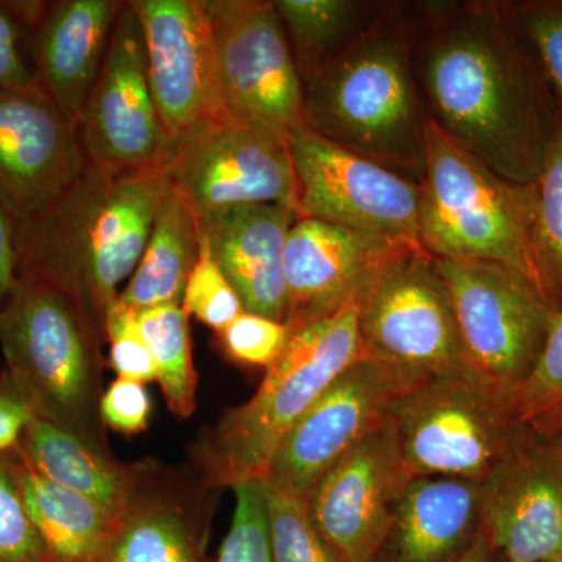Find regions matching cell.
Segmentation results:
<instances>
[{"mask_svg":"<svg viewBox=\"0 0 562 562\" xmlns=\"http://www.w3.org/2000/svg\"><path fill=\"white\" fill-rule=\"evenodd\" d=\"M547 438L552 439L554 447H557L558 452H560L562 458V428H560V430L552 432V435L547 436Z\"/></svg>","mask_w":562,"mask_h":562,"instance_id":"43","label":"cell"},{"mask_svg":"<svg viewBox=\"0 0 562 562\" xmlns=\"http://www.w3.org/2000/svg\"><path fill=\"white\" fill-rule=\"evenodd\" d=\"M18 225L0 205V306L9 299L18 280Z\"/></svg>","mask_w":562,"mask_h":562,"instance_id":"41","label":"cell"},{"mask_svg":"<svg viewBox=\"0 0 562 562\" xmlns=\"http://www.w3.org/2000/svg\"><path fill=\"white\" fill-rule=\"evenodd\" d=\"M206 3L225 110L288 139L303 127V81L273 2Z\"/></svg>","mask_w":562,"mask_h":562,"instance_id":"11","label":"cell"},{"mask_svg":"<svg viewBox=\"0 0 562 562\" xmlns=\"http://www.w3.org/2000/svg\"><path fill=\"white\" fill-rule=\"evenodd\" d=\"M103 335L110 344V366L117 379L140 384L158 382L157 366L140 335L136 310L114 302L103 319Z\"/></svg>","mask_w":562,"mask_h":562,"instance_id":"37","label":"cell"},{"mask_svg":"<svg viewBox=\"0 0 562 562\" xmlns=\"http://www.w3.org/2000/svg\"><path fill=\"white\" fill-rule=\"evenodd\" d=\"M136 321L157 366L158 383L169 409L187 419L194 413L198 394L190 316L181 305H161L136 312Z\"/></svg>","mask_w":562,"mask_h":562,"instance_id":"28","label":"cell"},{"mask_svg":"<svg viewBox=\"0 0 562 562\" xmlns=\"http://www.w3.org/2000/svg\"><path fill=\"white\" fill-rule=\"evenodd\" d=\"M16 454L22 498L50 561H105L113 517L87 495L44 479Z\"/></svg>","mask_w":562,"mask_h":562,"instance_id":"26","label":"cell"},{"mask_svg":"<svg viewBox=\"0 0 562 562\" xmlns=\"http://www.w3.org/2000/svg\"><path fill=\"white\" fill-rule=\"evenodd\" d=\"M102 328L65 288L18 273L0 306V347L33 416L111 453L101 416Z\"/></svg>","mask_w":562,"mask_h":562,"instance_id":"4","label":"cell"},{"mask_svg":"<svg viewBox=\"0 0 562 562\" xmlns=\"http://www.w3.org/2000/svg\"><path fill=\"white\" fill-rule=\"evenodd\" d=\"M536 184L532 258L539 291L562 312V110Z\"/></svg>","mask_w":562,"mask_h":562,"instance_id":"29","label":"cell"},{"mask_svg":"<svg viewBox=\"0 0 562 562\" xmlns=\"http://www.w3.org/2000/svg\"><path fill=\"white\" fill-rule=\"evenodd\" d=\"M508 3L562 110V0Z\"/></svg>","mask_w":562,"mask_h":562,"instance_id":"36","label":"cell"},{"mask_svg":"<svg viewBox=\"0 0 562 562\" xmlns=\"http://www.w3.org/2000/svg\"><path fill=\"white\" fill-rule=\"evenodd\" d=\"M16 452L33 471L121 516L138 490L146 468L122 464L50 422L33 416Z\"/></svg>","mask_w":562,"mask_h":562,"instance_id":"24","label":"cell"},{"mask_svg":"<svg viewBox=\"0 0 562 562\" xmlns=\"http://www.w3.org/2000/svg\"><path fill=\"white\" fill-rule=\"evenodd\" d=\"M124 5L121 0L44 2L31 27L29 47L41 87L76 128Z\"/></svg>","mask_w":562,"mask_h":562,"instance_id":"21","label":"cell"},{"mask_svg":"<svg viewBox=\"0 0 562 562\" xmlns=\"http://www.w3.org/2000/svg\"><path fill=\"white\" fill-rule=\"evenodd\" d=\"M362 358L357 299L292 333L257 392L228 409L195 450L203 483L235 486L262 479L295 422L347 368Z\"/></svg>","mask_w":562,"mask_h":562,"instance_id":"5","label":"cell"},{"mask_svg":"<svg viewBox=\"0 0 562 562\" xmlns=\"http://www.w3.org/2000/svg\"><path fill=\"white\" fill-rule=\"evenodd\" d=\"M168 172L116 173L85 162L49 209L18 225V273L60 284L102 328L146 249Z\"/></svg>","mask_w":562,"mask_h":562,"instance_id":"2","label":"cell"},{"mask_svg":"<svg viewBox=\"0 0 562 562\" xmlns=\"http://www.w3.org/2000/svg\"><path fill=\"white\" fill-rule=\"evenodd\" d=\"M405 391L397 373L360 358L281 439L262 482L308 502L322 476L390 417L392 403Z\"/></svg>","mask_w":562,"mask_h":562,"instance_id":"14","label":"cell"},{"mask_svg":"<svg viewBox=\"0 0 562 562\" xmlns=\"http://www.w3.org/2000/svg\"><path fill=\"white\" fill-rule=\"evenodd\" d=\"M201 249V227L190 203L169 181L149 241L120 301L128 308L181 305L184 288Z\"/></svg>","mask_w":562,"mask_h":562,"instance_id":"25","label":"cell"},{"mask_svg":"<svg viewBox=\"0 0 562 562\" xmlns=\"http://www.w3.org/2000/svg\"><path fill=\"white\" fill-rule=\"evenodd\" d=\"M514 413L539 435L562 428V312L554 316L538 364L514 397Z\"/></svg>","mask_w":562,"mask_h":562,"instance_id":"31","label":"cell"},{"mask_svg":"<svg viewBox=\"0 0 562 562\" xmlns=\"http://www.w3.org/2000/svg\"><path fill=\"white\" fill-rule=\"evenodd\" d=\"M83 168L76 125L46 91L0 88V205L16 225L49 209Z\"/></svg>","mask_w":562,"mask_h":562,"instance_id":"18","label":"cell"},{"mask_svg":"<svg viewBox=\"0 0 562 562\" xmlns=\"http://www.w3.org/2000/svg\"><path fill=\"white\" fill-rule=\"evenodd\" d=\"M217 335L233 360L265 369L279 360L291 339L290 327L284 322L249 312L239 314Z\"/></svg>","mask_w":562,"mask_h":562,"instance_id":"38","label":"cell"},{"mask_svg":"<svg viewBox=\"0 0 562 562\" xmlns=\"http://www.w3.org/2000/svg\"><path fill=\"white\" fill-rule=\"evenodd\" d=\"M235 509L231 530L216 562H272L268 513L261 479L235 484Z\"/></svg>","mask_w":562,"mask_h":562,"instance_id":"35","label":"cell"},{"mask_svg":"<svg viewBox=\"0 0 562 562\" xmlns=\"http://www.w3.org/2000/svg\"><path fill=\"white\" fill-rule=\"evenodd\" d=\"M535 221V183H514L492 172L428 117L420 183L422 249L441 260L497 262L538 288Z\"/></svg>","mask_w":562,"mask_h":562,"instance_id":"6","label":"cell"},{"mask_svg":"<svg viewBox=\"0 0 562 562\" xmlns=\"http://www.w3.org/2000/svg\"><path fill=\"white\" fill-rule=\"evenodd\" d=\"M417 81L405 29L368 25L303 80V127L420 184L428 111Z\"/></svg>","mask_w":562,"mask_h":562,"instance_id":"3","label":"cell"},{"mask_svg":"<svg viewBox=\"0 0 562 562\" xmlns=\"http://www.w3.org/2000/svg\"><path fill=\"white\" fill-rule=\"evenodd\" d=\"M85 162L116 173L168 172L172 140L151 98L139 18L125 2L77 122Z\"/></svg>","mask_w":562,"mask_h":562,"instance_id":"12","label":"cell"},{"mask_svg":"<svg viewBox=\"0 0 562 562\" xmlns=\"http://www.w3.org/2000/svg\"><path fill=\"white\" fill-rule=\"evenodd\" d=\"M221 271L241 299L244 312L286 322L284 247L297 213L290 205L239 206L198 217Z\"/></svg>","mask_w":562,"mask_h":562,"instance_id":"20","label":"cell"},{"mask_svg":"<svg viewBox=\"0 0 562 562\" xmlns=\"http://www.w3.org/2000/svg\"><path fill=\"white\" fill-rule=\"evenodd\" d=\"M288 147L297 217L420 246L419 183L306 127L288 136Z\"/></svg>","mask_w":562,"mask_h":562,"instance_id":"10","label":"cell"},{"mask_svg":"<svg viewBox=\"0 0 562 562\" xmlns=\"http://www.w3.org/2000/svg\"><path fill=\"white\" fill-rule=\"evenodd\" d=\"M302 81L346 49L368 25L366 7L351 0H276Z\"/></svg>","mask_w":562,"mask_h":562,"instance_id":"27","label":"cell"},{"mask_svg":"<svg viewBox=\"0 0 562 562\" xmlns=\"http://www.w3.org/2000/svg\"><path fill=\"white\" fill-rule=\"evenodd\" d=\"M43 5L35 0H0V88L44 90L29 47L31 27Z\"/></svg>","mask_w":562,"mask_h":562,"instance_id":"33","label":"cell"},{"mask_svg":"<svg viewBox=\"0 0 562 562\" xmlns=\"http://www.w3.org/2000/svg\"><path fill=\"white\" fill-rule=\"evenodd\" d=\"M413 246L417 244L297 217L284 247V324L291 335L355 301L383 265Z\"/></svg>","mask_w":562,"mask_h":562,"instance_id":"19","label":"cell"},{"mask_svg":"<svg viewBox=\"0 0 562 562\" xmlns=\"http://www.w3.org/2000/svg\"><path fill=\"white\" fill-rule=\"evenodd\" d=\"M480 520L505 562L562 561V458L552 439L520 427L482 484Z\"/></svg>","mask_w":562,"mask_h":562,"instance_id":"16","label":"cell"},{"mask_svg":"<svg viewBox=\"0 0 562 562\" xmlns=\"http://www.w3.org/2000/svg\"><path fill=\"white\" fill-rule=\"evenodd\" d=\"M408 479L390 417L322 476L308 509L342 562H375Z\"/></svg>","mask_w":562,"mask_h":562,"instance_id":"17","label":"cell"},{"mask_svg":"<svg viewBox=\"0 0 562 562\" xmlns=\"http://www.w3.org/2000/svg\"><path fill=\"white\" fill-rule=\"evenodd\" d=\"M362 357L397 373L408 390L471 371L452 299L435 258L408 247L383 265L357 297Z\"/></svg>","mask_w":562,"mask_h":562,"instance_id":"8","label":"cell"},{"mask_svg":"<svg viewBox=\"0 0 562 562\" xmlns=\"http://www.w3.org/2000/svg\"><path fill=\"white\" fill-rule=\"evenodd\" d=\"M32 417L31 406L3 369L0 373V457L18 449Z\"/></svg>","mask_w":562,"mask_h":562,"instance_id":"40","label":"cell"},{"mask_svg":"<svg viewBox=\"0 0 562 562\" xmlns=\"http://www.w3.org/2000/svg\"><path fill=\"white\" fill-rule=\"evenodd\" d=\"M181 308L220 333L244 312L241 299L221 271L201 233V249L184 288Z\"/></svg>","mask_w":562,"mask_h":562,"instance_id":"34","label":"cell"},{"mask_svg":"<svg viewBox=\"0 0 562 562\" xmlns=\"http://www.w3.org/2000/svg\"><path fill=\"white\" fill-rule=\"evenodd\" d=\"M151 401L146 386L116 379L103 392L101 416L105 428L135 436L149 427Z\"/></svg>","mask_w":562,"mask_h":562,"instance_id":"39","label":"cell"},{"mask_svg":"<svg viewBox=\"0 0 562 562\" xmlns=\"http://www.w3.org/2000/svg\"><path fill=\"white\" fill-rule=\"evenodd\" d=\"M560 562H562V561H560Z\"/></svg>","mask_w":562,"mask_h":562,"instance_id":"44","label":"cell"},{"mask_svg":"<svg viewBox=\"0 0 562 562\" xmlns=\"http://www.w3.org/2000/svg\"><path fill=\"white\" fill-rule=\"evenodd\" d=\"M453 562H505L503 561L502 554L495 550V547L492 546L490 538H487L486 532L480 530L476 538L473 539L469 549L465 550L464 553L461 554L458 560Z\"/></svg>","mask_w":562,"mask_h":562,"instance_id":"42","label":"cell"},{"mask_svg":"<svg viewBox=\"0 0 562 562\" xmlns=\"http://www.w3.org/2000/svg\"><path fill=\"white\" fill-rule=\"evenodd\" d=\"M168 179L198 217L271 203L295 210L288 139L232 116L206 122L173 143Z\"/></svg>","mask_w":562,"mask_h":562,"instance_id":"13","label":"cell"},{"mask_svg":"<svg viewBox=\"0 0 562 562\" xmlns=\"http://www.w3.org/2000/svg\"><path fill=\"white\" fill-rule=\"evenodd\" d=\"M262 487L272 562H342L314 525L308 502L266 482Z\"/></svg>","mask_w":562,"mask_h":562,"instance_id":"30","label":"cell"},{"mask_svg":"<svg viewBox=\"0 0 562 562\" xmlns=\"http://www.w3.org/2000/svg\"><path fill=\"white\" fill-rule=\"evenodd\" d=\"M0 562H52L22 498L16 450L0 457Z\"/></svg>","mask_w":562,"mask_h":562,"instance_id":"32","label":"cell"},{"mask_svg":"<svg viewBox=\"0 0 562 562\" xmlns=\"http://www.w3.org/2000/svg\"><path fill=\"white\" fill-rule=\"evenodd\" d=\"M390 419L409 476L482 484L505 460L522 427L513 398L472 371L436 376L402 392Z\"/></svg>","mask_w":562,"mask_h":562,"instance_id":"7","label":"cell"},{"mask_svg":"<svg viewBox=\"0 0 562 562\" xmlns=\"http://www.w3.org/2000/svg\"><path fill=\"white\" fill-rule=\"evenodd\" d=\"M146 50L151 98L177 143L194 128L231 116L222 101L206 0H133Z\"/></svg>","mask_w":562,"mask_h":562,"instance_id":"15","label":"cell"},{"mask_svg":"<svg viewBox=\"0 0 562 562\" xmlns=\"http://www.w3.org/2000/svg\"><path fill=\"white\" fill-rule=\"evenodd\" d=\"M435 265L452 299L469 369L514 402L558 312L527 277L506 266L441 258Z\"/></svg>","mask_w":562,"mask_h":562,"instance_id":"9","label":"cell"},{"mask_svg":"<svg viewBox=\"0 0 562 562\" xmlns=\"http://www.w3.org/2000/svg\"><path fill=\"white\" fill-rule=\"evenodd\" d=\"M430 20L417 65L428 117L492 172L535 183L560 105L509 3H465Z\"/></svg>","mask_w":562,"mask_h":562,"instance_id":"1","label":"cell"},{"mask_svg":"<svg viewBox=\"0 0 562 562\" xmlns=\"http://www.w3.org/2000/svg\"><path fill=\"white\" fill-rule=\"evenodd\" d=\"M482 483L409 476L375 562H453L482 530Z\"/></svg>","mask_w":562,"mask_h":562,"instance_id":"22","label":"cell"},{"mask_svg":"<svg viewBox=\"0 0 562 562\" xmlns=\"http://www.w3.org/2000/svg\"><path fill=\"white\" fill-rule=\"evenodd\" d=\"M146 468L138 490L114 520L103 562H206L205 525L173 487Z\"/></svg>","mask_w":562,"mask_h":562,"instance_id":"23","label":"cell"}]
</instances>
